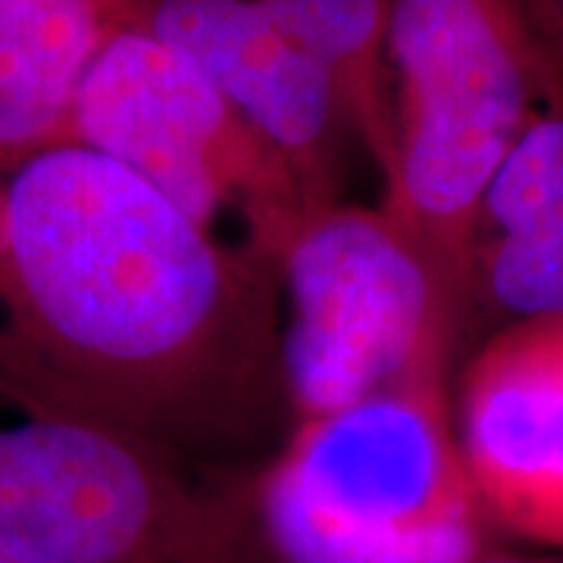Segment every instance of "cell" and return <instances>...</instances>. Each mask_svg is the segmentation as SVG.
Instances as JSON below:
<instances>
[{
  "instance_id": "cell-1",
  "label": "cell",
  "mask_w": 563,
  "mask_h": 563,
  "mask_svg": "<svg viewBox=\"0 0 563 563\" xmlns=\"http://www.w3.org/2000/svg\"><path fill=\"white\" fill-rule=\"evenodd\" d=\"M0 404L173 461L285 439L279 266L76 141L0 157Z\"/></svg>"
},
{
  "instance_id": "cell-2",
  "label": "cell",
  "mask_w": 563,
  "mask_h": 563,
  "mask_svg": "<svg viewBox=\"0 0 563 563\" xmlns=\"http://www.w3.org/2000/svg\"><path fill=\"white\" fill-rule=\"evenodd\" d=\"M388 60L398 154L383 210L473 307L470 247L485 188L563 85V57L536 0H391Z\"/></svg>"
},
{
  "instance_id": "cell-3",
  "label": "cell",
  "mask_w": 563,
  "mask_h": 563,
  "mask_svg": "<svg viewBox=\"0 0 563 563\" xmlns=\"http://www.w3.org/2000/svg\"><path fill=\"white\" fill-rule=\"evenodd\" d=\"M247 488L276 563H476L492 551L451 385L295 422Z\"/></svg>"
},
{
  "instance_id": "cell-4",
  "label": "cell",
  "mask_w": 563,
  "mask_h": 563,
  "mask_svg": "<svg viewBox=\"0 0 563 563\" xmlns=\"http://www.w3.org/2000/svg\"><path fill=\"white\" fill-rule=\"evenodd\" d=\"M279 279L291 426L388 391L451 385L476 329L461 285L383 207L313 210L282 251Z\"/></svg>"
},
{
  "instance_id": "cell-5",
  "label": "cell",
  "mask_w": 563,
  "mask_h": 563,
  "mask_svg": "<svg viewBox=\"0 0 563 563\" xmlns=\"http://www.w3.org/2000/svg\"><path fill=\"white\" fill-rule=\"evenodd\" d=\"M60 141L122 163L203 232L276 266L313 213L279 151L139 25L120 29L88 66Z\"/></svg>"
},
{
  "instance_id": "cell-6",
  "label": "cell",
  "mask_w": 563,
  "mask_h": 563,
  "mask_svg": "<svg viewBox=\"0 0 563 563\" xmlns=\"http://www.w3.org/2000/svg\"><path fill=\"white\" fill-rule=\"evenodd\" d=\"M0 536L63 563H276L251 488L98 426H0Z\"/></svg>"
},
{
  "instance_id": "cell-7",
  "label": "cell",
  "mask_w": 563,
  "mask_h": 563,
  "mask_svg": "<svg viewBox=\"0 0 563 563\" xmlns=\"http://www.w3.org/2000/svg\"><path fill=\"white\" fill-rule=\"evenodd\" d=\"M451 417L492 529L563 548V313L492 329L463 363Z\"/></svg>"
},
{
  "instance_id": "cell-8",
  "label": "cell",
  "mask_w": 563,
  "mask_h": 563,
  "mask_svg": "<svg viewBox=\"0 0 563 563\" xmlns=\"http://www.w3.org/2000/svg\"><path fill=\"white\" fill-rule=\"evenodd\" d=\"M135 25L201 69L239 117L279 151L313 210L339 203L342 147L351 129L320 66L257 0H141Z\"/></svg>"
},
{
  "instance_id": "cell-9",
  "label": "cell",
  "mask_w": 563,
  "mask_h": 563,
  "mask_svg": "<svg viewBox=\"0 0 563 563\" xmlns=\"http://www.w3.org/2000/svg\"><path fill=\"white\" fill-rule=\"evenodd\" d=\"M470 288L476 329L563 313V85L485 188Z\"/></svg>"
},
{
  "instance_id": "cell-10",
  "label": "cell",
  "mask_w": 563,
  "mask_h": 563,
  "mask_svg": "<svg viewBox=\"0 0 563 563\" xmlns=\"http://www.w3.org/2000/svg\"><path fill=\"white\" fill-rule=\"evenodd\" d=\"M141 0H0V157L60 141L81 76Z\"/></svg>"
},
{
  "instance_id": "cell-11",
  "label": "cell",
  "mask_w": 563,
  "mask_h": 563,
  "mask_svg": "<svg viewBox=\"0 0 563 563\" xmlns=\"http://www.w3.org/2000/svg\"><path fill=\"white\" fill-rule=\"evenodd\" d=\"M261 10L320 66L351 135L383 181L395 173V76L388 60L391 0H257Z\"/></svg>"
},
{
  "instance_id": "cell-12",
  "label": "cell",
  "mask_w": 563,
  "mask_h": 563,
  "mask_svg": "<svg viewBox=\"0 0 563 563\" xmlns=\"http://www.w3.org/2000/svg\"><path fill=\"white\" fill-rule=\"evenodd\" d=\"M0 563H63L51 554H41L35 548L29 544L13 542V539H3L0 536Z\"/></svg>"
},
{
  "instance_id": "cell-13",
  "label": "cell",
  "mask_w": 563,
  "mask_h": 563,
  "mask_svg": "<svg viewBox=\"0 0 563 563\" xmlns=\"http://www.w3.org/2000/svg\"><path fill=\"white\" fill-rule=\"evenodd\" d=\"M536 7H539V16L554 41L558 54L563 57V0H536Z\"/></svg>"
},
{
  "instance_id": "cell-14",
  "label": "cell",
  "mask_w": 563,
  "mask_h": 563,
  "mask_svg": "<svg viewBox=\"0 0 563 563\" xmlns=\"http://www.w3.org/2000/svg\"><path fill=\"white\" fill-rule=\"evenodd\" d=\"M476 563H544V561H529V558H514V554H501V551H488L485 554L483 561H476Z\"/></svg>"
}]
</instances>
